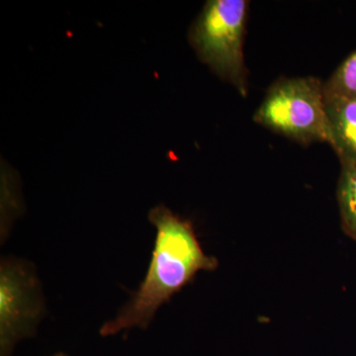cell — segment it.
Listing matches in <instances>:
<instances>
[{"label":"cell","mask_w":356,"mask_h":356,"mask_svg":"<svg viewBox=\"0 0 356 356\" xmlns=\"http://www.w3.org/2000/svg\"><path fill=\"white\" fill-rule=\"evenodd\" d=\"M149 220L156 229V235L146 277L117 317L102 325V337L134 327L147 329L156 311L173 295L193 281L198 273L215 270L219 264L216 257L204 252L188 220L163 204L151 210Z\"/></svg>","instance_id":"obj_1"},{"label":"cell","mask_w":356,"mask_h":356,"mask_svg":"<svg viewBox=\"0 0 356 356\" xmlns=\"http://www.w3.org/2000/svg\"><path fill=\"white\" fill-rule=\"evenodd\" d=\"M248 8L247 0H209L189 33L199 58L242 96L248 93L243 55Z\"/></svg>","instance_id":"obj_2"},{"label":"cell","mask_w":356,"mask_h":356,"mask_svg":"<svg viewBox=\"0 0 356 356\" xmlns=\"http://www.w3.org/2000/svg\"><path fill=\"white\" fill-rule=\"evenodd\" d=\"M254 121L302 145L329 144L324 83L313 76L280 79L267 90Z\"/></svg>","instance_id":"obj_3"},{"label":"cell","mask_w":356,"mask_h":356,"mask_svg":"<svg viewBox=\"0 0 356 356\" xmlns=\"http://www.w3.org/2000/svg\"><path fill=\"white\" fill-rule=\"evenodd\" d=\"M44 299L35 267L15 257L0 264V356L33 337L44 313Z\"/></svg>","instance_id":"obj_4"},{"label":"cell","mask_w":356,"mask_h":356,"mask_svg":"<svg viewBox=\"0 0 356 356\" xmlns=\"http://www.w3.org/2000/svg\"><path fill=\"white\" fill-rule=\"evenodd\" d=\"M330 142L341 165L356 163V97L325 99Z\"/></svg>","instance_id":"obj_5"},{"label":"cell","mask_w":356,"mask_h":356,"mask_svg":"<svg viewBox=\"0 0 356 356\" xmlns=\"http://www.w3.org/2000/svg\"><path fill=\"white\" fill-rule=\"evenodd\" d=\"M337 199L341 228L356 242V163L341 165Z\"/></svg>","instance_id":"obj_6"},{"label":"cell","mask_w":356,"mask_h":356,"mask_svg":"<svg viewBox=\"0 0 356 356\" xmlns=\"http://www.w3.org/2000/svg\"><path fill=\"white\" fill-rule=\"evenodd\" d=\"M325 99L356 97V51L337 67L324 83Z\"/></svg>","instance_id":"obj_7"},{"label":"cell","mask_w":356,"mask_h":356,"mask_svg":"<svg viewBox=\"0 0 356 356\" xmlns=\"http://www.w3.org/2000/svg\"><path fill=\"white\" fill-rule=\"evenodd\" d=\"M53 356H69V355H65V353H55V355H54Z\"/></svg>","instance_id":"obj_8"}]
</instances>
